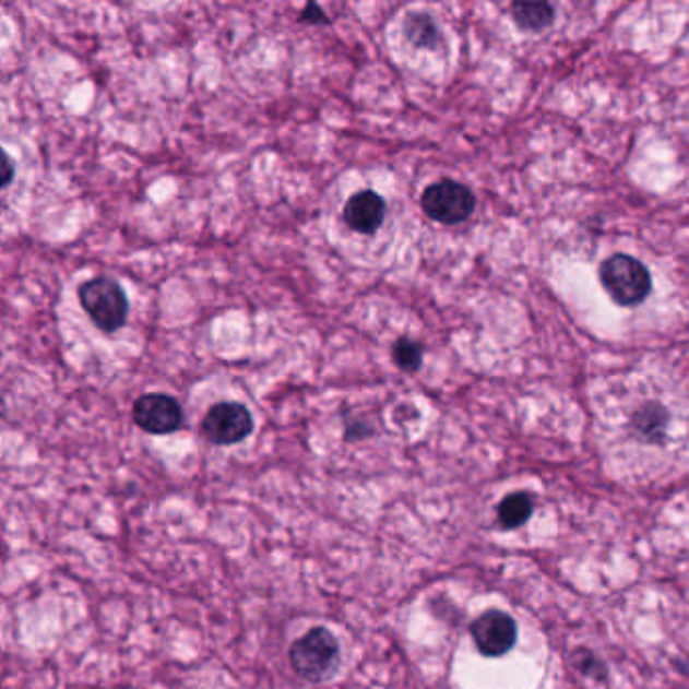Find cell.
<instances>
[{
	"instance_id": "cell-15",
	"label": "cell",
	"mask_w": 689,
	"mask_h": 689,
	"mask_svg": "<svg viewBox=\"0 0 689 689\" xmlns=\"http://www.w3.org/2000/svg\"><path fill=\"white\" fill-rule=\"evenodd\" d=\"M299 23H308V25H328L330 19L324 13V9L316 2H310L308 7H304V11L299 13Z\"/></svg>"
},
{
	"instance_id": "cell-11",
	"label": "cell",
	"mask_w": 689,
	"mask_h": 689,
	"mask_svg": "<svg viewBox=\"0 0 689 689\" xmlns=\"http://www.w3.org/2000/svg\"><path fill=\"white\" fill-rule=\"evenodd\" d=\"M534 512V500L526 491H515L501 500L498 506V520L503 527L524 526Z\"/></svg>"
},
{
	"instance_id": "cell-9",
	"label": "cell",
	"mask_w": 689,
	"mask_h": 689,
	"mask_svg": "<svg viewBox=\"0 0 689 689\" xmlns=\"http://www.w3.org/2000/svg\"><path fill=\"white\" fill-rule=\"evenodd\" d=\"M667 425H669V413L657 403H649L643 408H639L631 420V427L637 432V437L649 443H662L667 432Z\"/></svg>"
},
{
	"instance_id": "cell-4",
	"label": "cell",
	"mask_w": 689,
	"mask_h": 689,
	"mask_svg": "<svg viewBox=\"0 0 689 689\" xmlns=\"http://www.w3.org/2000/svg\"><path fill=\"white\" fill-rule=\"evenodd\" d=\"M420 206L435 223L458 225L474 215L475 194L465 185L446 178L425 189Z\"/></svg>"
},
{
	"instance_id": "cell-7",
	"label": "cell",
	"mask_w": 689,
	"mask_h": 689,
	"mask_svg": "<svg viewBox=\"0 0 689 689\" xmlns=\"http://www.w3.org/2000/svg\"><path fill=\"white\" fill-rule=\"evenodd\" d=\"M472 637L482 655L501 657L514 648L518 625L508 613L494 608L472 622Z\"/></svg>"
},
{
	"instance_id": "cell-13",
	"label": "cell",
	"mask_w": 689,
	"mask_h": 689,
	"mask_svg": "<svg viewBox=\"0 0 689 689\" xmlns=\"http://www.w3.org/2000/svg\"><path fill=\"white\" fill-rule=\"evenodd\" d=\"M392 360L403 372H417L423 366V348L419 342L411 338H399L392 346Z\"/></svg>"
},
{
	"instance_id": "cell-2",
	"label": "cell",
	"mask_w": 689,
	"mask_h": 689,
	"mask_svg": "<svg viewBox=\"0 0 689 689\" xmlns=\"http://www.w3.org/2000/svg\"><path fill=\"white\" fill-rule=\"evenodd\" d=\"M598 275L608 296L625 308L645 301L653 287L648 268L639 259L622 253L603 261Z\"/></svg>"
},
{
	"instance_id": "cell-14",
	"label": "cell",
	"mask_w": 689,
	"mask_h": 689,
	"mask_svg": "<svg viewBox=\"0 0 689 689\" xmlns=\"http://www.w3.org/2000/svg\"><path fill=\"white\" fill-rule=\"evenodd\" d=\"M572 662L577 663V667L581 669L584 676H593L596 679L605 677V665L596 660L595 653H589L584 649H579L577 653H572Z\"/></svg>"
},
{
	"instance_id": "cell-5",
	"label": "cell",
	"mask_w": 689,
	"mask_h": 689,
	"mask_svg": "<svg viewBox=\"0 0 689 689\" xmlns=\"http://www.w3.org/2000/svg\"><path fill=\"white\" fill-rule=\"evenodd\" d=\"M203 435L215 446L241 443L253 432V417L241 403H216L206 411Z\"/></svg>"
},
{
	"instance_id": "cell-1",
	"label": "cell",
	"mask_w": 689,
	"mask_h": 689,
	"mask_svg": "<svg viewBox=\"0 0 689 689\" xmlns=\"http://www.w3.org/2000/svg\"><path fill=\"white\" fill-rule=\"evenodd\" d=\"M289 663L301 679L320 684L338 667V641L324 627H316L292 645Z\"/></svg>"
},
{
	"instance_id": "cell-10",
	"label": "cell",
	"mask_w": 689,
	"mask_h": 689,
	"mask_svg": "<svg viewBox=\"0 0 689 689\" xmlns=\"http://www.w3.org/2000/svg\"><path fill=\"white\" fill-rule=\"evenodd\" d=\"M406 41L419 49H437L441 45V33L431 14L411 13L405 19Z\"/></svg>"
},
{
	"instance_id": "cell-16",
	"label": "cell",
	"mask_w": 689,
	"mask_h": 689,
	"mask_svg": "<svg viewBox=\"0 0 689 689\" xmlns=\"http://www.w3.org/2000/svg\"><path fill=\"white\" fill-rule=\"evenodd\" d=\"M14 164L9 154H4V163H2V189H7L13 182Z\"/></svg>"
},
{
	"instance_id": "cell-12",
	"label": "cell",
	"mask_w": 689,
	"mask_h": 689,
	"mask_svg": "<svg viewBox=\"0 0 689 689\" xmlns=\"http://www.w3.org/2000/svg\"><path fill=\"white\" fill-rule=\"evenodd\" d=\"M512 16L526 31H540L555 21V7L548 2H514Z\"/></svg>"
},
{
	"instance_id": "cell-8",
	"label": "cell",
	"mask_w": 689,
	"mask_h": 689,
	"mask_svg": "<svg viewBox=\"0 0 689 689\" xmlns=\"http://www.w3.org/2000/svg\"><path fill=\"white\" fill-rule=\"evenodd\" d=\"M387 203L377 190H360L352 194L344 206V221L352 230L360 235H375L384 223Z\"/></svg>"
},
{
	"instance_id": "cell-6",
	"label": "cell",
	"mask_w": 689,
	"mask_h": 689,
	"mask_svg": "<svg viewBox=\"0 0 689 689\" xmlns=\"http://www.w3.org/2000/svg\"><path fill=\"white\" fill-rule=\"evenodd\" d=\"M132 417L135 425L150 435H170L178 431L185 423L180 403L175 396L164 392L142 394L134 403Z\"/></svg>"
},
{
	"instance_id": "cell-3",
	"label": "cell",
	"mask_w": 689,
	"mask_h": 689,
	"mask_svg": "<svg viewBox=\"0 0 689 689\" xmlns=\"http://www.w3.org/2000/svg\"><path fill=\"white\" fill-rule=\"evenodd\" d=\"M80 304L102 332H118L128 320V296L111 277H95L80 287Z\"/></svg>"
}]
</instances>
